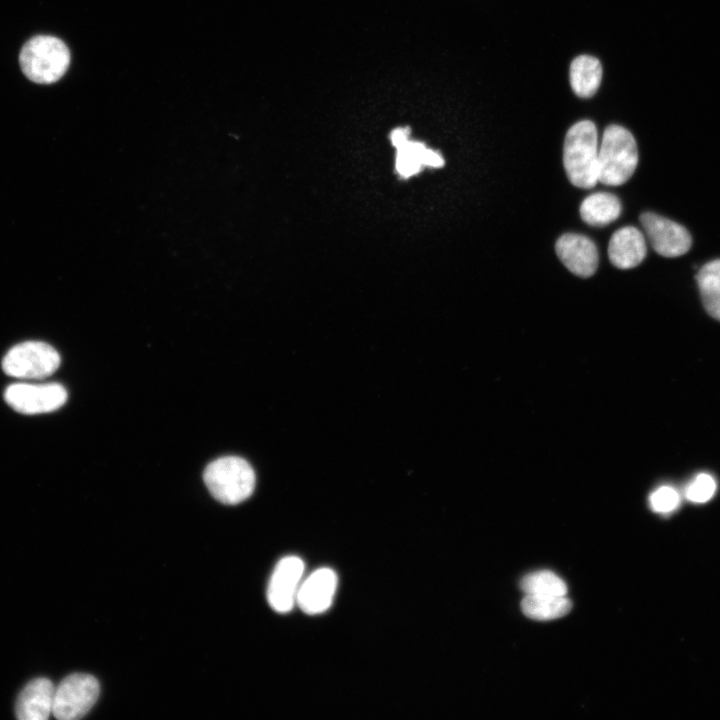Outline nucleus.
I'll use <instances>...</instances> for the list:
<instances>
[{"label":"nucleus","instance_id":"obj_1","mask_svg":"<svg viewBox=\"0 0 720 720\" xmlns=\"http://www.w3.org/2000/svg\"><path fill=\"white\" fill-rule=\"evenodd\" d=\"M598 134L589 120L574 124L563 146V164L569 181L576 187L591 189L598 183Z\"/></svg>","mask_w":720,"mask_h":720},{"label":"nucleus","instance_id":"obj_2","mask_svg":"<svg viewBox=\"0 0 720 720\" xmlns=\"http://www.w3.org/2000/svg\"><path fill=\"white\" fill-rule=\"evenodd\" d=\"M637 164L638 148L633 135L622 126H608L598 150V182L622 185L631 178Z\"/></svg>","mask_w":720,"mask_h":720},{"label":"nucleus","instance_id":"obj_3","mask_svg":"<svg viewBox=\"0 0 720 720\" xmlns=\"http://www.w3.org/2000/svg\"><path fill=\"white\" fill-rule=\"evenodd\" d=\"M203 479L211 495L229 505L249 498L256 481L251 465L236 456L221 457L211 462L204 471Z\"/></svg>","mask_w":720,"mask_h":720},{"label":"nucleus","instance_id":"obj_4","mask_svg":"<svg viewBox=\"0 0 720 720\" xmlns=\"http://www.w3.org/2000/svg\"><path fill=\"white\" fill-rule=\"evenodd\" d=\"M19 62L28 79L39 84L59 80L70 63V52L60 39L41 35L30 39L22 48Z\"/></svg>","mask_w":720,"mask_h":720},{"label":"nucleus","instance_id":"obj_5","mask_svg":"<svg viewBox=\"0 0 720 720\" xmlns=\"http://www.w3.org/2000/svg\"><path fill=\"white\" fill-rule=\"evenodd\" d=\"M58 352L49 344L27 341L12 347L2 360L3 371L12 377L41 379L53 374L60 365Z\"/></svg>","mask_w":720,"mask_h":720},{"label":"nucleus","instance_id":"obj_6","mask_svg":"<svg viewBox=\"0 0 720 720\" xmlns=\"http://www.w3.org/2000/svg\"><path fill=\"white\" fill-rule=\"evenodd\" d=\"M99 692V682L94 676L71 674L55 688L52 714L60 720L82 718L96 702Z\"/></svg>","mask_w":720,"mask_h":720},{"label":"nucleus","instance_id":"obj_7","mask_svg":"<svg viewBox=\"0 0 720 720\" xmlns=\"http://www.w3.org/2000/svg\"><path fill=\"white\" fill-rule=\"evenodd\" d=\"M4 399L19 413L40 414L60 408L66 402L67 392L57 383H18L7 387Z\"/></svg>","mask_w":720,"mask_h":720},{"label":"nucleus","instance_id":"obj_8","mask_svg":"<svg viewBox=\"0 0 720 720\" xmlns=\"http://www.w3.org/2000/svg\"><path fill=\"white\" fill-rule=\"evenodd\" d=\"M304 570V562L298 556L289 555L278 561L267 587V601L274 611L287 613L296 605Z\"/></svg>","mask_w":720,"mask_h":720},{"label":"nucleus","instance_id":"obj_9","mask_svg":"<svg viewBox=\"0 0 720 720\" xmlns=\"http://www.w3.org/2000/svg\"><path fill=\"white\" fill-rule=\"evenodd\" d=\"M640 222L653 249L664 257H678L687 253L692 239L688 230L658 214L645 212Z\"/></svg>","mask_w":720,"mask_h":720},{"label":"nucleus","instance_id":"obj_10","mask_svg":"<svg viewBox=\"0 0 720 720\" xmlns=\"http://www.w3.org/2000/svg\"><path fill=\"white\" fill-rule=\"evenodd\" d=\"M337 584V575L332 569L327 567L316 569L303 579L296 605L308 615L324 613L333 602Z\"/></svg>","mask_w":720,"mask_h":720},{"label":"nucleus","instance_id":"obj_11","mask_svg":"<svg viewBox=\"0 0 720 720\" xmlns=\"http://www.w3.org/2000/svg\"><path fill=\"white\" fill-rule=\"evenodd\" d=\"M555 250L564 266L573 274L588 278L598 267L599 255L594 242L581 234L567 233L556 242Z\"/></svg>","mask_w":720,"mask_h":720},{"label":"nucleus","instance_id":"obj_12","mask_svg":"<svg viewBox=\"0 0 720 720\" xmlns=\"http://www.w3.org/2000/svg\"><path fill=\"white\" fill-rule=\"evenodd\" d=\"M55 687L51 680H31L20 692L15 714L20 720H45L52 713Z\"/></svg>","mask_w":720,"mask_h":720},{"label":"nucleus","instance_id":"obj_13","mask_svg":"<svg viewBox=\"0 0 720 720\" xmlns=\"http://www.w3.org/2000/svg\"><path fill=\"white\" fill-rule=\"evenodd\" d=\"M647 254L645 237L633 226H625L613 233L608 245L611 263L619 269L638 266Z\"/></svg>","mask_w":720,"mask_h":720},{"label":"nucleus","instance_id":"obj_14","mask_svg":"<svg viewBox=\"0 0 720 720\" xmlns=\"http://www.w3.org/2000/svg\"><path fill=\"white\" fill-rule=\"evenodd\" d=\"M620 213L619 199L607 192L593 193L586 197L580 205L581 218L590 226H606L615 221Z\"/></svg>","mask_w":720,"mask_h":720},{"label":"nucleus","instance_id":"obj_15","mask_svg":"<svg viewBox=\"0 0 720 720\" xmlns=\"http://www.w3.org/2000/svg\"><path fill=\"white\" fill-rule=\"evenodd\" d=\"M570 84L576 95L582 98L593 96L602 79V66L593 56L580 55L570 65Z\"/></svg>","mask_w":720,"mask_h":720},{"label":"nucleus","instance_id":"obj_16","mask_svg":"<svg viewBox=\"0 0 720 720\" xmlns=\"http://www.w3.org/2000/svg\"><path fill=\"white\" fill-rule=\"evenodd\" d=\"M571 601L565 596L529 595L523 598V613L538 621L554 620L565 616L571 610Z\"/></svg>","mask_w":720,"mask_h":720},{"label":"nucleus","instance_id":"obj_17","mask_svg":"<svg viewBox=\"0 0 720 720\" xmlns=\"http://www.w3.org/2000/svg\"><path fill=\"white\" fill-rule=\"evenodd\" d=\"M703 306L710 316L720 321V259L704 264L696 275Z\"/></svg>","mask_w":720,"mask_h":720},{"label":"nucleus","instance_id":"obj_18","mask_svg":"<svg viewBox=\"0 0 720 720\" xmlns=\"http://www.w3.org/2000/svg\"><path fill=\"white\" fill-rule=\"evenodd\" d=\"M521 589L529 595L565 596V582L551 571L543 570L526 575L520 582Z\"/></svg>","mask_w":720,"mask_h":720},{"label":"nucleus","instance_id":"obj_19","mask_svg":"<svg viewBox=\"0 0 720 720\" xmlns=\"http://www.w3.org/2000/svg\"><path fill=\"white\" fill-rule=\"evenodd\" d=\"M396 168L400 175H415L424 165V157L428 148L420 143L406 139L397 147Z\"/></svg>","mask_w":720,"mask_h":720},{"label":"nucleus","instance_id":"obj_20","mask_svg":"<svg viewBox=\"0 0 720 720\" xmlns=\"http://www.w3.org/2000/svg\"><path fill=\"white\" fill-rule=\"evenodd\" d=\"M716 490L714 478L706 473L698 474L685 490L686 498L694 503H705L710 500Z\"/></svg>","mask_w":720,"mask_h":720},{"label":"nucleus","instance_id":"obj_21","mask_svg":"<svg viewBox=\"0 0 720 720\" xmlns=\"http://www.w3.org/2000/svg\"><path fill=\"white\" fill-rule=\"evenodd\" d=\"M680 503L678 492L669 486H662L650 494L649 504L651 509L657 513H670L674 511Z\"/></svg>","mask_w":720,"mask_h":720}]
</instances>
